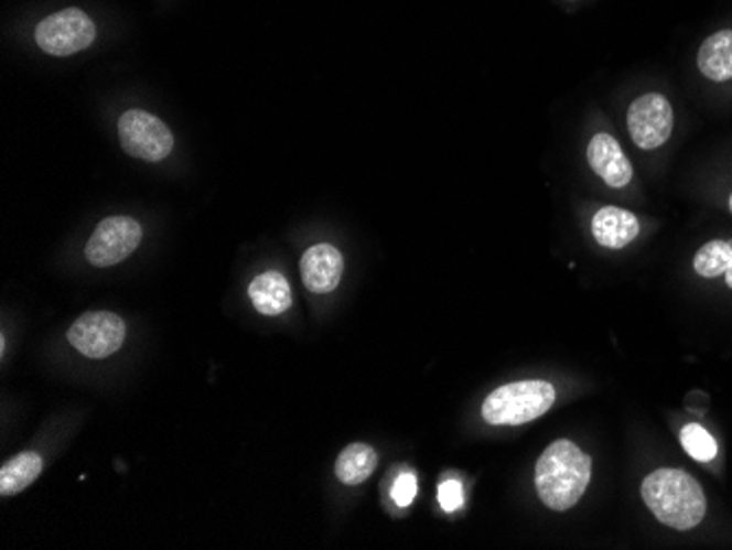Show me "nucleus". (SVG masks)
Segmentation results:
<instances>
[{
    "label": "nucleus",
    "mask_w": 732,
    "mask_h": 550,
    "mask_svg": "<svg viewBox=\"0 0 732 550\" xmlns=\"http://www.w3.org/2000/svg\"><path fill=\"white\" fill-rule=\"evenodd\" d=\"M592 476L590 456L572 441L559 439L542 452L536 465V489L552 511H568L588 489Z\"/></svg>",
    "instance_id": "obj_1"
},
{
    "label": "nucleus",
    "mask_w": 732,
    "mask_h": 550,
    "mask_svg": "<svg viewBox=\"0 0 732 550\" xmlns=\"http://www.w3.org/2000/svg\"><path fill=\"white\" fill-rule=\"evenodd\" d=\"M640 492L652 514L671 529H696L707 516V496L700 483L682 470L652 472L645 476Z\"/></svg>",
    "instance_id": "obj_2"
},
{
    "label": "nucleus",
    "mask_w": 732,
    "mask_h": 550,
    "mask_svg": "<svg viewBox=\"0 0 732 550\" xmlns=\"http://www.w3.org/2000/svg\"><path fill=\"white\" fill-rule=\"evenodd\" d=\"M555 403V388L545 379L505 384L483 401V419L492 425H523L540 419Z\"/></svg>",
    "instance_id": "obj_3"
},
{
    "label": "nucleus",
    "mask_w": 732,
    "mask_h": 550,
    "mask_svg": "<svg viewBox=\"0 0 732 550\" xmlns=\"http://www.w3.org/2000/svg\"><path fill=\"white\" fill-rule=\"evenodd\" d=\"M95 22L75 7L51 13L35 26L37 46L55 57H66L88 48L95 42Z\"/></svg>",
    "instance_id": "obj_4"
},
{
    "label": "nucleus",
    "mask_w": 732,
    "mask_h": 550,
    "mask_svg": "<svg viewBox=\"0 0 732 550\" xmlns=\"http://www.w3.org/2000/svg\"><path fill=\"white\" fill-rule=\"evenodd\" d=\"M119 141L130 157L148 163L165 161L174 150L172 130L146 110H128L119 119Z\"/></svg>",
    "instance_id": "obj_5"
},
{
    "label": "nucleus",
    "mask_w": 732,
    "mask_h": 550,
    "mask_svg": "<svg viewBox=\"0 0 732 550\" xmlns=\"http://www.w3.org/2000/svg\"><path fill=\"white\" fill-rule=\"evenodd\" d=\"M143 239V228L134 217L115 215L97 224L86 244V259L97 268H110L128 259Z\"/></svg>",
    "instance_id": "obj_6"
},
{
    "label": "nucleus",
    "mask_w": 732,
    "mask_h": 550,
    "mask_svg": "<svg viewBox=\"0 0 732 550\" xmlns=\"http://www.w3.org/2000/svg\"><path fill=\"white\" fill-rule=\"evenodd\" d=\"M66 338L86 358H110L123 347L126 323L110 312H88L73 323Z\"/></svg>",
    "instance_id": "obj_7"
},
{
    "label": "nucleus",
    "mask_w": 732,
    "mask_h": 550,
    "mask_svg": "<svg viewBox=\"0 0 732 550\" xmlns=\"http://www.w3.org/2000/svg\"><path fill=\"white\" fill-rule=\"evenodd\" d=\"M627 128L640 150L665 145L674 130V108L669 99L660 93L640 95L627 110Z\"/></svg>",
    "instance_id": "obj_8"
},
{
    "label": "nucleus",
    "mask_w": 732,
    "mask_h": 550,
    "mask_svg": "<svg viewBox=\"0 0 732 550\" xmlns=\"http://www.w3.org/2000/svg\"><path fill=\"white\" fill-rule=\"evenodd\" d=\"M345 272V259L332 244H316L301 259V277L310 292L330 294L338 288Z\"/></svg>",
    "instance_id": "obj_9"
},
{
    "label": "nucleus",
    "mask_w": 732,
    "mask_h": 550,
    "mask_svg": "<svg viewBox=\"0 0 732 550\" xmlns=\"http://www.w3.org/2000/svg\"><path fill=\"white\" fill-rule=\"evenodd\" d=\"M588 163L592 172L612 188L627 186L634 176L632 163L627 161L625 152L621 150L616 139L605 132L592 137V141L588 143Z\"/></svg>",
    "instance_id": "obj_10"
},
{
    "label": "nucleus",
    "mask_w": 732,
    "mask_h": 550,
    "mask_svg": "<svg viewBox=\"0 0 732 550\" xmlns=\"http://www.w3.org/2000/svg\"><path fill=\"white\" fill-rule=\"evenodd\" d=\"M590 228H592V237L596 239V244L603 248H610V250L625 248L640 233L638 217L618 206L599 208L592 217Z\"/></svg>",
    "instance_id": "obj_11"
},
{
    "label": "nucleus",
    "mask_w": 732,
    "mask_h": 550,
    "mask_svg": "<svg viewBox=\"0 0 732 550\" xmlns=\"http://www.w3.org/2000/svg\"><path fill=\"white\" fill-rule=\"evenodd\" d=\"M248 296L255 310L263 316H279L292 308V290L279 270H268L252 279Z\"/></svg>",
    "instance_id": "obj_12"
},
{
    "label": "nucleus",
    "mask_w": 732,
    "mask_h": 550,
    "mask_svg": "<svg viewBox=\"0 0 732 550\" xmlns=\"http://www.w3.org/2000/svg\"><path fill=\"white\" fill-rule=\"evenodd\" d=\"M698 66L704 77L711 82H731L732 79V29L713 33L704 40L698 53Z\"/></svg>",
    "instance_id": "obj_13"
},
{
    "label": "nucleus",
    "mask_w": 732,
    "mask_h": 550,
    "mask_svg": "<svg viewBox=\"0 0 732 550\" xmlns=\"http://www.w3.org/2000/svg\"><path fill=\"white\" fill-rule=\"evenodd\" d=\"M377 467V452L366 443L347 445L336 461V476L345 485H363Z\"/></svg>",
    "instance_id": "obj_14"
},
{
    "label": "nucleus",
    "mask_w": 732,
    "mask_h": 550,
    "mask_svg": "<svg viewBox=\"0 0 732 550\" xmlns=\"http://www.w3.org/2000/svg\"><path fill=\"white\" fill-rule=\"evenodd\" d=\"M42 472V459L35 452H22L9 459L0 470V494L15 496L24 492Z\"/></svg>",
    "instance_id": "obj_15"
},
{
    "label": "nucleus",
    "mask_w": 732,
    "mask_h": 550,
    "mask_svg": "<svg viewBox=\"0 0 732 550\" xmlns=\"http://www.w3.org/2000/svg\"><path fill=\"white\" fill-rule=\"evenodd\" d=\"M731 261V241L715 239V241L704 244V246L698 250V255H696V259H693V268H696V272H698L700 277H704V279H715V277L726 274Z\"/></svg>",
    "instance_id": "obj_16"
},
{
    "label": "nucleus",
    "mask_w": 732,
    "mask_h": 550,
    "mask_svg": "<svg viewBox=\"0 0 732 550\" xmlns=\"http://www.w3.org/2000/svg\"><path fill=\"white\" fill-rule=\"evenodd\" d=\"M680 443L687 450V454L696 461L709 463L718 456V443L711 436V432H707L700 423H689L682 428L680 432Z\"/></svg>",
    "instance_id": "obj_17"
},
{
    "label": "nucleus",
    "mask_w": 732,
    "mask_h": 550,
    "mask_svg": "<svg viewBox=\"0 0 732 550\" xmlns=\"http://www.w3.org/2000/svg\"><path fill=\"white\" fill-rule=\"evenodd\" d=\"M417 492H419V485H417V476L410 474V472H403L399 474L395 481H392V487H390V498L397 507L406 509L415 503L417 498Z\"/></svg>",
    "instance_id": "obj_18"
},
{
    "label": "nucleus",
    "mask_w": 732,
    "mask_h": 550,
    "mask_svg": "<svg viewBox=\"0 0 732 550\" xmlns=\"http://www.w3.org/2000/svg\"><path fill=\"white\" fill-rule=\"evenodd\" d=\"M439 505L448 514L461 509V505H463V485L459 481H452V478L443 481L439 485Z\"/></svg>",
    "instance_id": "obj_19"
},
{
    "label": "nucleus",
    "mask_w": 732,
    "mask_h": 550,
    "mask_svg": "<svg viewBox=\"0 0 732 550\" xmlns=\"http://www.w3.org/2000/svg\"><path fill=\"white\" fill-rule=\"evenodd\" d=\"M726 285L732 290V261L731 266H729V270H726Z\"/></svg>",
    "instance_id": "obj_20"
},
{
    "label": "nucleus",
    "mask_w": 732,
    "mask_h": 550,
    "mask_svg": "<svg viewBox=\"0 0 732 550\" xmlns=\"http://www.w3.org/2000/svg\"><path fill=\"white\" fill-rule=\"evenodd\" d=\"M729 206H731V213H732V193H731V197H729Z\"/></svg>",
    "instance_id": "obj_21"
}]
</instances>
